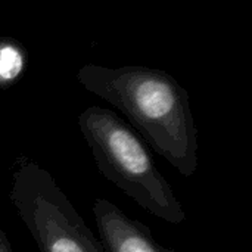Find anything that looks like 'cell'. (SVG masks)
<instances>
[{"label":"cell","mask_w":252,"mask_h":252,"mask_svg":"<svg viewBox=\"0 0 252 252\" xmlns=\"http://www.w3.org/2000/svg\"><path fill=\"white\" fill-rule=\"evenodd\" d=\"M77 81L118 108L182 176L195 174L199 145L190 97L171 74L139 65L108 68L87 63L78 69Z\"/></svg>","instance_id":"cell-1"},{"label":"cell","mask_w":252,"mask_h":252,"mask_svg":"<svg viewBox=\"0 0 252 252\" xmlns=\"http://www.w3.org/2000/svg\"><path fill=\"white\" fill-rule=\"evenodd\" d=\"M78 128L106 180L154 217L170 224L186 220L179 198L149 149L114 111L90 106L80 114Z\"/></svg>","instance_id":"cell-2"},{"label":"cell","mask_w":252,"mask_h":252,"mask_svg":"<svg viewBox=\"0 0 252 252\" xmlns=\"http://www.w3.org/2000/svg\"><path fill=\"white\" fill-rule=\"evenodd\" d=\"M9 199L40 252H106L55 177L37 162L18 159Z\"/></svg>","instance_id":"cell-3"},{"label":"cell","mask_w":252,"mask_h":252,"mask_svg":"<svg viewBox=\"0 0 252 252\" xmlns=\"http://www.w3.org/2000/svg\"><path fill=\"white\" fill-rule=\"evenodd\" d=\"M93 216L106 252H176L159 245L146 224L130 219L108 199L93 202Z\"/></svg>","instance_id":"cell-4"},{"label":"cell","mask_w":252,"mask_h":252,"mask_svg":"<svg viewBox=\"0 0 252 252\" xmlns=\"http://www.w3.org/2000/svg\"><path fill=\"white\" fill-rule=\"evenodd\" d=\"M28 53L25 46L15 37H0V90L12 87L25 74Z\"/></svg>","instance_id":"cell-5"},{"label":"cell","mask_w":252,"mask_h":252,"mask_svg":"<svg viewBox=\"0 0 252 252\" xmlns=\"http://www.w3.org/2000/svg\"><path fill=\"white\" fill-rule=\"evenodd\" d=\"M0 252H13L12 247H10V242L7 239V235L1 229H0Z\"/></svg>","instance_id":"cell-6"}]
</instances>
